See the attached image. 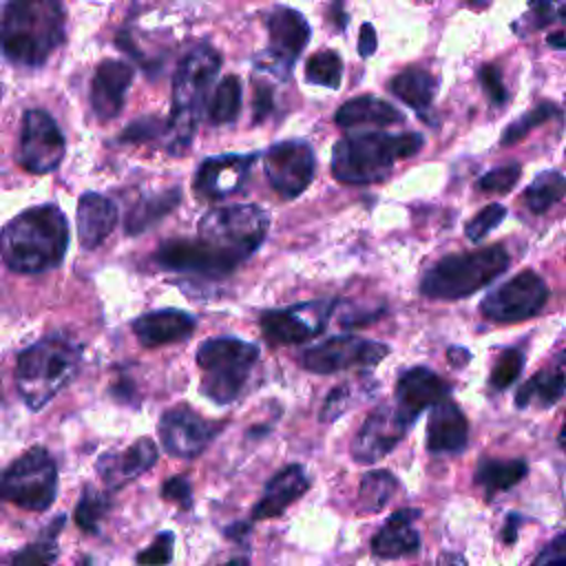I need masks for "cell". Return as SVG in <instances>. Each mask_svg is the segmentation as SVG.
Listing matches in <instances>:
<instances>
[{"label": "cell", "instance_id": "cell-1", "mask_svg": "<svg viewBox=\"0 0 566 566\" xmlns=\"http://www.w3.org/2000/svg\"><path fill=\"white\" fill-rule=\"evenodd\" d=\"M69 245V223L53 203L15 214L0 230V256L9 270L38 274L62 263Z\"/></svg>", "mask_w": 566, "mask_h": 566}, {"label": "cell", "instance_id": "cell-2", "mask_svg": "<svg viewBox=\"0 0 566 566\" xmlns=\"http://www.w3.org/2000/svg\"><path fill=\"white\" fill-rule=\"evenodd\" d=\"M60 0H7L0 18V51L22 66H40L64 40Z\"/></svg>", "mask_w": 566, "mask_h": 566}, {"label": "cell", "instance_id": "cell-3", "mask_svg": "<svg viewBox=\"0 0 566 566\" xmlns=\"http://www.w3.org/2000/svg\"><path fill=\"white\" fill-rule=\"evenodd\" d=\"M422 144L420 133L349 135L332 150V172L343 184H374L385 179L398 159L416 155Z\"/></svg>", "mask_w": 566, "mask_h": 566}, {"label": "cell", "instance_id": "cell-4", "mask_svg": "<svg viewBox=\"0 0 566 566\" xmlns=\"http://www.w3.org/2000/svg\"><path fill=\"white\" fill-rule=\"evenodd\" d=\"M221 66V55L208 46H195L177 66L172 77V111L166 128V148L172 155L188 150L197 122L201 117V106L206 93Z\"/></svg>", "mask_w": 566, "mask_h": 566}, {"label": "cell", "instance_id": "cell-5", "mask_svg": "<svg viewBox=\"0 0 566 566\" xmlns=\"http://www.w3.org/2000/svg\"><path fill=\"white\" fill-rule=\"evenodd\" d=\"M80 347L66 336H46L22 349L15 365V387L33 411L44 407L80 369Z\"/></svg>", "mask_w": 566, "mask_h": 566}, {"label": "cell", "instance_id": "cell-6", "mask_svg": "<svg viewBox=\"0 0 566 566\" xmlns=\"http://www.w3.org/2000/svg\"><path fill=\"white\" fill-rule=\"evenodd\" d=\"M509 252L502 245L449 254L427 270L420 290L429 298H464L497 279L509 268Z\"/></svg>", "mask_w": 566, "mask_h": 566}, {"label": "cell", "instance_id": "cell-7", "mask_svg": "<svg viewBox=\"0 0 566 566\" xmlns=\"http://www.w3.org/2000/svg\"><path fill=\"white\" fill-rule=\"evenodd\" d=\"M259 360V347L232 336L208 338L197 349V365L201 367V394L212 402L228 405L243 391L254 363Z\"/></svg>", "mask_w": 566, "mask_h": 566}, {"label": "cell", "instance_id": "cell-8", "mask_svg": "<svg viewBox=\"0 0 566 566\" xmlns=\"http://www.w3.org/2000/svg\"><path fill=\"white\" fill-rule=\"evenodd\" d=\"M268 214L252 203H234L212 208L199 221V237L232 254L239 263L263 243L268 232Z\"/></svg>", "mask_w": 566, "mask_h": 566}, {"label": "cell", "instance_id": "cell-9", "mask_svg": "<svg viewBox=\"0 0 566 566\" xmlns=\"http://www.w3.org/2000/svg\"><path fill=\"white\" fill-rule=\"evenodd\" d=\"M57 493V467L44 447H31L0 473V497L27 509L46 511Z\"/></svg>", "mask_w": 566, "mask_h": 566}, {"label": "cell", "instance_id": "cell-10", "mask_svg": "<svg viewBox=\"0 0 566 566\" xmlns=\"http://www.w3.org/2000/svg\"><path fill=\"white\" fill-rule=\"evenodd\" d=\"M546 301L548 287L544 279L533 270H524L489 292L480 310L489 321L517 323L539 314Z\"/></svg>", "mask_w": 566, "mask_h": 566}, {"label": "cell", "instance_id": "cell-11", "mask_svg": "<svg viewBox=\"0 0 566 566\" xmlns=\"http://www.w3.org/2000/svg\"><path fill=\"white\" fill-rule=\"evenodd\" d=\"M389 347L358 336H334L301 354V365L314 374H334L343 369H367L378 365Z\"/></svg>", "mask_w": 566, "mask_h": 566}, {"label": "cell", "instance_id": "cell-12", "mask_svg": "<svg viewBox=\"0 0 566 566\" xmlns=\"http://www.w3.org/2000/svg\"><path fill=\"white\" fill-rule=\"evenodd\" d=\"M334 307L336 301L321 298L283 310H270L261 316V332L272 345L303 343L325 329Z\"/></svg>", "mask_w": 566, "mask_h": 566}, {"label": "cell", "instance_id": "cell-13", "mask_svg": "<svg viewBox=\"0 0 566 566\" xmlns=\"http://www.w3.org/2000/svg\"><path fill=\"white\" fill-rule=\"evenodd\" d=\"M263 168L272 188L285 197H298L312 181L316 159L310 144L301 139H285L268 148Z\"/></svg>", "mask_w": 566, "mask_h": 566}, {"label": "cell", "instance_id": "cell-14", "mask_svg": "<svg viewBox=\"0 0 566 566\" xmlns=\"http://www.w3.org/2000/svg\"><path fill=\"white\" fill-rule=\"evenodd\" d=\"M64 148V135L46 111L31 108L24 113L20 135V164L29 172L42 175L55 170L62 164Z\"/></svg>", "mask_w": 566, "mask_h": 566}, {"label": "cell", "instance_id": "cell-15", "mask_svg": "<svg viewBox=\"0 0 566 566\" xmlns=\"http://www.w3.org/2000/svg\"><path fill=\"white\" fill-rule=\"evenodd\" d=\"M270 49L259 57V69H268L279 77H287L294 60L310 40L307 20L290 7H276L268 18Z\"/></svg>", "mask_w": 566, "mask_h": 566}, {"label": "cell", "instance_id": "cell-16", "mask_svg": "<svg viewBox=\"0 0 566 566\" xmlns=\"http://www.w3.org/2000/svg\"><path fill=\"white\" fill-rule=\"evenodd\" d=\"M411 424L398 411L396 405H380L374 409L352 442V458L363 464H371L385 458L405 438Z\"/></svg>", "mask_w": 566, "mask_h": 566}, {"label": "cell", "instance_id": "cell-17", "mask_svg": "<svg viewBox=\"0 0 566 566\" xmlns=\"http://www.w3.org/2000/svg\"><path fill=\"white\" fill-rule=\"evenodd\" d=\"M217 436V424L199 416L188 405L168 409L159 420V438L164 449L177 458L199 455Z\"/></svg>", "mask_w": 566, "mask_h": 566}, {"label": "cell", "instance_id": "cell-18", "mask_svg": "<svg viewBox=\"0 0 566 566\" xmlns=\"http://www.w3.org/2000/svg\"><path fill=\"white\" fill-rule=\"evenodd\" d=\"M157 263L170 270L199 274H228L239 261L206 239H170L164 241L155 254Z\"/></svg>", "mask_w": 566, "mask_h": 566}, {"label": "cell", "instance_id": "cell-19", "mask_svg": "<svg viewBox=\"0 0 566 566\" xmlns=\"http://www.w3.org/2000/svg\"><path fill=\"white\" fill-rule=\"evenodd\" d=\"M256 159L254 153L250 155H217L208 157L195 175V192L206 199H219L237 192L252 168V161Z\"/></svg>", "mask_w": 566, "mask_h": 566}, {"label": "cell", "instance_id": "cell-20", "mask_svg": "<svg viewBox=\"0 0 566 566\" xmlns=\"http://www.w3.org/2000/svg\"><path fill=\"white\" fill-rule=\"evenodd\" d=\"M157 462V447L150 438H139L137 442L113 449L99 455L97 460V475L108 486V491H117L126 486L130 480L146 473Z\"/></svg>", "mask_w": 566, "mask_h": 566}, {"label": "cell", "instance_id": "cell-21", "mask_svg": "<svg viewBox=\"0 0 566 566\" xmlns=\"http://www.w3.org/2000/svg\"><path fill=\"white\" fill-rule=\"evenodd\" d=\"M449 396V385L427 367H413L400 374L396 385V407L409 424L427 409Z\"/></svg>", "mask_w": 566, "mask_h": 566}, {"label": "cell", "instance_id": "cell-22", "mask_svg": "<svg viewBox=\"0 0 566 566\" xmlns=\"http://www.w3.org/2000/svg\"><path fill=\"white\" fill-rule=\"evenodd\" d=\"M133 82V69L122 60H104L91 82V106L99 119H113L124 106L126 91Z\"/></svg>", "mask_w": 566, "mask_h": 566}, {"label": "cell", "instance_id": "cell-23", "mask_svg": "<svg viewBox=\"0 0 566 566\" xmlns=\"http://www.w3.org/2000/svg\"><path fill=\"white\" fill-rule=\"evenodd\" d=\"M467 416L449 396L431 407L427 420V449L431 453H458L467 447Z\"/></svg>", "mask_w": 566, "mask_h": 566}, {"label": "cell", "instance_id": "cell-24", "mask_svg": "<svg viewBox=\"0 0 566 566\" xmlns=\"http://www.w3.org/2000/svg\"><path fill=\"white\" fill-rule=\"evenodd\" d=\"M195 316L181 310H155L142 314L133 323V332L144 347H159L166 343H175L188 338L195 329Z\"/></svg>", "mask_w": 566, "mask_h": 566}, {"label": "cell", "instance_id": "cell-25", "mask_svg": "<svg viewBox=\"0 0 566 566\" xmlns=\"http://www.w3.org/2000/svg\"><path fill=\"white\" fill-rule=\"evenodd\" d=\"M310 489V478L301 464L281 469L265 486L261 500L252 509L254 520L279 517L292 502H296Z\"/></svg>", "mask_w": 566, "mask_h": 566}, {"label": "cell", "instance_id": "cell-26", "mask_svg": "<svg viewBox=\"0 0 566 566\" xmlns=\"http://www.w3.org/2000/svg\"><path fill=\"white\" fill-rule=\"evenodd\" d=\"M416 520H418L416 509L396 511L371 537V553L385 559H396V557L416 553L420 548V535L416 533V526H413Z\"/></svg>", "mask_w": 566, "mask_h": 566}, {"label": "cell", "instance_id": "cell-27", "mask_svg": "<svg viewBox=\"0 0 566 566\" xmlns=\"http://www.w3.org/2000/svg\"><path fill=\"white\" fill-rule=\"evenodd\" d=\"M117 221L115 203L97 192H84L77 201V234L82 248L91 250L104 243Z\"/></svg>", "mask_w": 566, "mask_h": 566}, {"label": "cell", "instance_id": "cell-28", "mask_svg": "<svg viewBox=\"0 0 566 566\" xmlns=\"http://www.w3.org/2000/svg\"><path fill=\"white\" fill-rule=\"evenodd\" d=\"M566 391V352H562L551 367L539 369L533 378H528L517 396L515 405L524 407H551L555 405Z\"/></svg>", "mask_w": 566, "mask_h": 566}, {"label": "cell", "instance_id": "cell-29", "mask_svg": "<svg viewBox=\"0 0 566 566\" xmlns=\"http://www.w3.org/2000/svg\"><path fill=\"white\" fill-rule=\"evenodd\" d=\"M405 117L402 113L391 106L389 102L374 97V95H360L349 102H345L336 115L334 122L340 128H356V126H389L400 124Z\"/></svg>", "mask_w": 566, "mask_h": 566}, {"label": "cell", "instance_id": "cell-30", "mask_svg": "<svg viewBox=\"0 0 566 566\" xmlns=\"http://www.w3.org/2000/svg\"><path fill=\"white\" fill-rule=\"evenodd\" d=\"M389 91L398 99H402L407 106H411L416 111H424L431 106V102L436 97L438 82L431 73L422 71V69H405L391 77Z\"/></svg>", "mask_w": 566, "mask_h": 566}, {"label": "cell", "instance_id": "cell-31", "mask_svg": "<svg viewBox=\"0 0 566 566\" xmlns=\"http://www.w3.org/2000/svg\"><path fill=\"white\" fill-rule=\"evenodd\" d=\"M528 473V464L524 460H495L486 458L475 469V484L484 489L486 495H495L515 486Z\"/></svg>", "mask_w": 566, "mask_h": 566}, {"label": "cell", "instance_id": "cell-32", "mask_svg": "<svg viewBox=\"0 0 566 566\" xmlns=\"http://www.w3.org/2000/svg\"><path fill=\"white\" fill-rule=\"evenodd\" d=\"M177 203H179V188L144 197L135 208H130L126 217V232L128 234L144 232L148 226H153L164 214H168Z\"/></svg>", "mask_w": 566, "mask_h": 566}, {"label": "cell", "instance_id": "cell-33", "mask_svg": "<svg viewBox=\"0 0 566 566\" xmlns=\"http://www.w3.org/2000/svg\"><path fill=\"white\" fill-rule=\"evenodd\" d=\"M398 489V480L389 471H369L363 475L358 486V511L360 513H378L391 500Z\"/></svg>", "mask_w": 566, "mask_h": 566}, {"label": "cell", "instance_id": "cell-34", "mask_svg": "<svg viewBox=\"0 0 566 566\" xmlns=\"http://www.w3.org/2000/svg\"><path fill=\"white\" fill-rule=\"evenodd\" d=\"M566 195V177L559 170L539 172L533 184L524 190V201L531 212L539 214L557 203Z\"/></svg>", "mask_w": 566, "mask_h": 566}, {"label": "cell", "instance_id": "cell-35", "mask_svg": "<svg viewBox=\"0 0 566 566\" xmlns=\"http://www.w3.org/2000/svg\"><path fill=\"white\" fill-rule=\"evenodd\" d=\"M241 108V82L234 75H226L210 99L208 106V119L212 124H230L237 119Z\"/></svg>", "mask_w": 566, "mask_h": 566}, {"label": "cell", "instance_id": "cell-36", "mask_svg": "<svg viewBox=\"0 0 566 566\" xmlns=\"http://www.w3.org/2000/svg\"><path fill=\"white\" fill-rule=\"evenodd\" d=\"M305 77L310 84L338 88L343 77V62L334 51H318L305 64Z\"/></svg>", "mask_w": 566, "mask_h": 566}, {"label": "cell", "instance_id": "cell-37", "mask_svg": "<svg viewBox=\"0 0 566 566\" xmlns=\"http://www.w3.org/2000/svg\"><path fill=\"white\" fill-rule=\"evenodd\" d=\"M108 506H111V500L104 493L86 486L77 506H75L77 526L84 528L86 533H95L99 528V522L104 520Z\"/></svg>", "mask_w": 566, "mask_h": 566}, {"label": "cell", "instance_id": "cell-38", "mask_svg": "<svg viewBox=\"0 0 566 566\" xmlns=\"http://www.w3.org/2000/svg\"><path fill=\"white\" fill-rule=\"evenodd\" d=\"M557 113H559V111H557V106H555V104H548V102H544V104L535 106L533 111L524 113L520 119L511 122V124L504 128V133H502V146L517 144L520 139H524V137L531 133V128H535V126L544 124L546 119H551V117H553V115H557Z\"/></svg>", "mask_w": 566, "mask_h": 566}, {"label": "cell", "instance_id": "cell-39", "mask_svg": "<svg viewBox=\"0 0 566 566\" xmlns=\"http://www.w3.org/2000/svg\"><path fill=\"white\" fill-rule=\"evenodd\" d=\"M524 367V354L520 349H506L497 363L493 365V374H491V387L495 389H506L522 371Z\"/></svg>", "mask_w": 566, "mask_h": 566}, {"label": "cell", "instance_id": "cell-40", "mask_svg": "<svg viewBox=\"0 0 566 566\" xmlns=\"http://www.w3.org/2000/svg\"><path fill=\"white\" fill-rule=\"evenodd\" d=\"M358 382H347V385H340L336 387L327 398H325V405L321 409V420L323 422H332L336 418H340L354 402V394L358 391Z\"/></svg>", "mask_w": 566, "mask_h": 566}, {"label": "cell", "instance_id": "cell-41", "mask_svg": "<svg viewBox=\"0 0 566 566\" xmlns=\"http://www.w3.org/2000/svg\"><path fill=\"white\" fill-rule=\"evenodd\" d=\"M506 210L500 203H489L486 208H482L469 223H467V237L471 241H480L482 237H486L502 219H504Z\"/></svg>", "mask_w": 566, "mask_h": 566}, {"label": "cell", "instance_id": "cell-42", "mask_svg": "<svg viewBox=\"0 0 566 566\" xmlns=\"http://www.w3.org/2000/svg\"><path fill=\"white\" fill-rule=\"evenodd\" d=\"M522 168L517 164H506L500 168L489 170L484 177H480V190H489V192H509L517 179H520Z\"/></svg>", "mask_w": 566, "mask_h": 566}, {"label": "cell", "instance_id": "cell-43", "mask_svg": "<svg viewBox=\"0 0 566 566\" xmlns=\"http://www.w3.org/2000/svg\"><path fill=\"white\" fill-rule=\"evenodd\" d=\"M53 535L55 533H51L49 539L42 537L40 542L27 546L18 555H13V562L15 564H49V562H53L57 557V546L53 542Z\"/></svg>", "mask_w": 566, "mask_h": 566}, {"label": "cell", "instance_id": "cell-44", "mask_svg": "<svg viewBox=\"0 0 566 566\" xmlns=\"http://www.w3.org/2000/svg\"><path fill=\"white\" fill-rule=\"evenodd\" d=\"M172 542H175L172 533H168V531L159 533L150 542V546L137 555V562L139 564H168L172 559Z\"/></svg>", "mask_w": 566, "mask_h": 566}, {"label": "cell", "instance_id": "cell-45", "mask_svg": "<svg viewBox=\"0 0 566 566\" xmlns=\"http://www.w3.org/2000/svg\"><path fill=\"white\" fill-rule=\"evenodd\" d=\"M478 77H480V84H482V88L486 91V95L493 104H504L506 102V88H504V82H502V73L495 64H484L478 71Z\"/></svg>", "mask_w": 566, "mask_h": 566}, {"label": "cell", "instance_id": "cell-46", "mask_svg": "<svg viewBox=\"0 0 566 566\" xmlns=\"http://www.w3.org/2000/svg\"><path fill=\"white\" fill-rule=\"evenodd\" d=\"M159 128H161V124H159V119H155V117L137 119V122H133V124L122 133V142H144V139L157 135Z\"/></svg>", "mask_w": 566, "mask_h": 566}, {"label": "cell", "instance_id": "cell-47", "mask_svg": "<svg viewBox=\"0 0 566 566\" xmlns=\"http://www.w3.org/2000/svg\"><path fill=\"white\" fill-rule=\"evenodd\" d=\"M161 495H164L166 500L177 502L179 506H190V482L186 480V475L170 478L168 482H164Z\"/></svg>", "mask_w": 566, "mask_h": 566}, {"label": "cell", "instance_id": "cell-48", "mask_svg": "<svg viewBox=\"0 0 566 566\" xmlns=\"http://www.w3.org/2000/svg\"><path fill=\"white\" fill-rule=\"evenodd\" d=\"M537 564H566V533L557 535L537 557Z\"/></svg>", "mask_w": 566, "mask_h": 566}, {"label": "cell", "instance_id": "cell-49", "mask_svg": "<svg viewBox=\"0 0 566 566\" xmlns=\"http://www.w3.org/2000/svg\"><path fill=\"white\" fill-rule=\"evenodd\" d=\"M272 111V91L265 84L254 86V119L261 122Z\"/></svg>", "mask_w": 566, "mask_h": 566}, {"label": "cell", "instance_id": "cell-50", "mask_svg": "<svg viewBox=\"0 0 566 566\" xmlns=\"http://www.w3.org/2000/svg\"><path fill=\"white\" fill-rule=\"evenodd\" d=\"M374 51H376V31L369 22H365L358 33V53L363 57H369Z\"/></svg>", "mask_w": 566, "mask_h": 566}, {"label": "cell", "instance_id": "cell-51", "mask_svg": "<svg viewBox=\"0 0 566 566\" xmlns=\"http://www.w3.org/2000/svg\"><path fill=\"white\" fill-rule=\"evenodd\" d=\"M559 447L566 451V420H564V427L559 431Z\"/></svg>", "mask_w": 566, "mask_h": 566}]
</instances>
